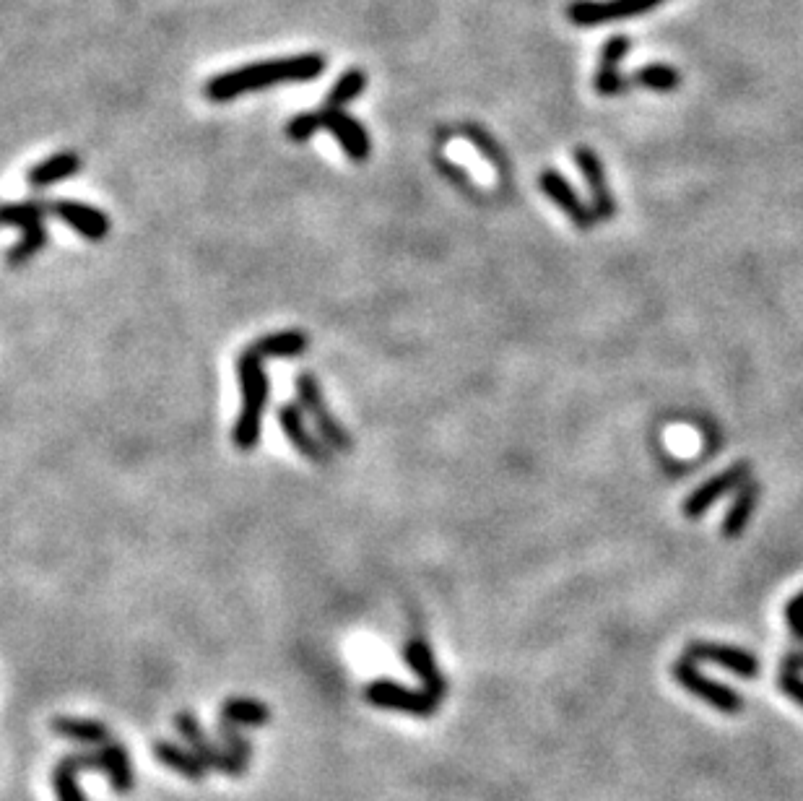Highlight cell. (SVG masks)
<instances>
[{"label": "cell", "instance_id": "cell-1", "mask_svg": "<svg viewBox=\"0 0 803 801\" xmlns=\"http://www.w3.org/2000/svg\"><path fill=\"white\" fill-rule=\"evenodd\" d=\"M325 58L320 53H302L292 58H276L253 63V66L234 68V71L219 73L211 81H206L203 94L211 102H229L247 92H258L273 84H286V81H312L323 76Z\"/></svg>", "mask_w": 803, "mask_h": 801}, {"label": "cell", "instance_id": "cell-31", "mask_svg": "<svg viewBox=\"0 0 803 801\" xmlns=\"http://www.w3.org/2000/svg\"><path fill=\"white\" fill-rule=\"evenodd\" d=\"M463 133H466V138L471 141L473 146H479V151L484 154L486 159H489V162L505 164V157H502V149H497V144H494L492 138L486 136V133L481 131V128H466Z\"/></svg>", "mask_w": 803, "mask_h": 801}, {"label": "cell", "instance_id": "cell-11", "mask_svg": "<svg viewBox=\"0 0 803 801\" xmlns=\"http://www.w3.org/2000/svg\"><path fill=\"white\" fill-rule=\"evenodd\" d=\"M684 656L692 661H713V664L723 666V669L733 671L744 679H757L759 677V661L754 653L736 648V645H723V643H689L684 648Z\"/></svg>", "mask_w": 803, "mask_h": 801}, {"label": "cell", "instance_id": "cell-32", "mask_svg": "<svg viewBox=\"0 0 803 801\" xmlns=\"http://www.w3.org/2000/svg\"><path fill=\"white\" fill-rule=\"evenodd\" d=\"M632 42L627 37H611L606 45L601 47V66H619L629 53Z\"/></svg>", "mask_w": 803, "mask_h": 801}, {"label": "cell", "instance_id": "cell-30", "mask_svg": "<svg viewBox=\"0 0 803 801\" xmlns=\"http://www.w3.org/2000/svg\"><path fill=\"white\" fill-rule=\"evenodd\" d=\"M629 79L616 71V66H601L596 73V92L601 97H616V94L627 92Z\"/></svg>", "mask_w": 803, "mask_h": 801}, {"label": "cell", "instance_id": "cell-15", "mask_svg": "<svg viewBox=\"0 0 803 801\" xmlns=\"http://www.w3.org/2000/svg\"><path fill=\"white\" fill-rule=\"evenodd\" d=\"M81 770H99L97 752H73L65 755L63 760L52 770V788H55V799L58 801H86L84 791L78 786V773Z\"/></svg>", "mask_w": 803, "mask_h": 801}, {"label": "cell", "instance_id": "cell-6", "mask_svg": "<svg viewBox=\"0 0 803 801\" xmlns=\"http://www.w3.org/2000/svg\"><path fill=\"white\" fill-rule=\"evenodd\" d=\"M671 674H674L676 682L684 687L687 692H692L694 697H700L705 703H710L713 708H718L720 713H728V716H736L744 710V700L736 690H731L728 684H720L715 679L705 677L697 666H694L692 658H679L674 666H671Z\"/></svg>", "mask_w": 803, "mask_h": 801}, {"label": "cell", "instance_id": "cell-23", "mask_svg": "<svg viewBox=\"0 0 803 801\" xmlns=\"http://www.w3.org/2000/svg\"><path fill=\"white\" fill-rule=\"evenodd\" d=\"M219 718L237 726H266L271 721V708L253 697H229L227 703L221 705Z\"/></svg>", "mask_w": 803, "mask_h": 801}, {"label": "cell", "instance_id": "cell-21", "mask_svg": "<svg viewBox=\"0 0 803 801\" xmlns=\"http://www.w3.org/2000/svg\"><path fill=\"white\" fill-rule=\"evenodd\" d=\"M250 346H253L255 352H258L263 359H292L307 352L310 339H307V333L302 331H279V333H268V336H260V339Z\"/></svg>", "mask_w": 803, "mask_h": 801}, {"label": "cell", "instance_id": "cell-24", "mask_svg": "<svg viewBox=\"0 0 803 801\" xmlns=\"http://www.w3.org/2000/svg\"><path fill=\"white\" fill-rule=\"evenodd\" d=\"M367 89V73L359 71V68H349L346 73L338 76V81L333 84V89L325 97L323 107H331V110H344L346 105H351L354 99H359Z\"/></svg>", "mask_w": 803, "mask_h": 801}, {"label": "cell", "instance_id": "cell-7", "mask_svg": "<svg viewBox=\"0 0 803 801\" xmlns=\"http://www.w3.org/2000/svg\"><path fill=\"white\" fill-rule=\"evenodd\" d=\"M661 3L663 0H575L567 8V19L577 27H598L606 21L648 14Z\"/></svg>", "mask_w": 803, "mask_h": 801}, {"label": "cell", "instance_id": "cell-10", "mask_svg": "<svg viewBox=\"0 0 803 801\" xmlns=\"http://www.w3.org/2000/svg\"><path fill=\"white\" fill-rule=\"evenodd\" d=\"M538 188H541V193H544L551 203H557L559 209L570 216V222L575 224L577 229H590L596 224L598 216L593 214V206L583 203L580 193L572 188V183L562 175V172L544 170L541 172V177H538Z\"/></svg>", "mask_w": 803, "mask_h": 801}, {"label": "cell", "instance_id": "cell-19", "mask_svg": "<svg viewBox=\"0 0 803 801\" xmlns=\"http://www.w3.org/2000/svg\"><path fill=\"white\" fill-rule=\"evenodd\" d=\"M99 755V770L107 775L110 786L115 788L117 794H128L136 775H133V762H130L128 749L120 742H107L97 749Z\"/></svg>", "mask_w": 803, "mask_h": 801}, {"label": "cell", "instance_id": "cell-18", "mask_svg": "<svg viewBox=\"0 0 803 801\" xmlns=\"http://www.w3.org/2000/svg\"><path fill=\"white\" fill-rule=\"evenodd\" d=\"M154 757L162 765H167L169 770L180 773L182 778H188L193 783H201L208 773V765L195 755L190 747H180L175 742H167V739H159L154 742Z\"/></svg>", "mask_w": 803, "mask_h": 801}, {"label": "cell", "instance_id": "cell-25", "mask_svg": "<svg viewBox=\"0 0 803 801\" xmlns=\"http://www.w3.org/2000/svg\"><path fill=\"white\" fill-rule=\"evenodd\" d=\"M45 216H50V203L42 201L11 203V206L3 209V224H6V227L29 229L34 227V224H42Z\"/></svg>", "mask_w": 803, "mask_h": 801}, {"label": "cell", "instance_id": "cell-8", "mask_svg": "<svg viewBox=\"0 0 803 801\" xmlns=\"http://www.w3.org/2000/svg\"><path fill=\"white\" fill-rule=\"evenodd\" d=\"M749 476H752V463L739 461L736 466L726 469L723 474L713 476V479H707L705 484H700V487L694 489L692 495L684 500V505H681V513L687 515V518H700L702 513H707V510L713 508L720 497H726L728 492H733V489H739L744 487L746 482H752Z\"/></svg>", "mask_w": 803, "mask_h": 801}, {"label": "cell", "instance_id": "cell-14", "mask_svg": "<svg viewBox=\"0 0 803 801\" xmlns=\"http://www.w3.org/2000/svg\"><path fill=\"white\" fill-rule=\"evenodd\" d=\"M575 164L583 172L585 183L590 188V201H593V214L603 222H609L611 216L616 214V203L611 196L609 183H606V172H603V162L590 146H577L575 149Z\"/></svg>", "mask_w": 803, "mask_h": 801}, {"label": "cell", "instance_id": "cell-22", "mask_svg": "<svg viewBox=\"0 0 803 801\" xmlns=\"http://www.w3.org/2000/svg\"><path fill=\"white\" fill-rule=\"evenodd\" d=\"M757 497H759L757 482H746L744 487H741L739 497H736V502L728 508L726 518H723V536H726V539H739V536L744 534V528L749 526L754 508H757Z\"/></svg>", "mask_w": 803, "mask_h": 801}, {"label": "cell", "instance_id": "cell-26", "mask_svg": "<svg viewBox=\"0 0 803 801\" xmlns=\"http://www.w3.org/2000/svg\"><path fill=\"white\" fill-rule=\"evenodd\" d=\"M679 81L681 76L676 73V68L663 66V63H653V66H645L635 73V84L645 86L650 92H674Z\"/></svg>", "mask_w": 803, "mask_h": 801}, {"label": "cell", "instance_id": "cell-27", "mask_svg": "<svg viewBox=\"0 0 803 801\" xmlns=\"http://www.w3.org/2000/svg\"><path fill=\"white\" fill-rule=\"evenodd\" d=\"M45 245H47L45 224H34V227L24 229L21 240L8 250V263H11V266H21V263L29 261V258H32L34 253H39Z\"/></svg>", "mask_w": 803, "mask_h": 801}, {"label": "cell", "instance_id": "cell-9", "mask_svg": "<svg viewBox=\"0 0 803 801\" xmlns=\"http://www.w3.org/2000/svg\"><path fill=\"white\" fill-rule=\"evenodd\" d=\"M279 424L281 430H284L286 440L292 443V448L297 450V453H302L307 461L320 463V466H325V463L331 461L333 450L323 443V437H320L318 432H312L310 427H307L302 404L286 401V404L279 409Z\"/></svg>", "mask_w": 803, "mask_h": 801}, {"label": "cell", "instance_id": "cell-3", "mask_svg": "<svg viewBox=\"0 0 803 801\" xmlns=\"http://www.w3.org/2000/svg\"><path fill=\"white\" fill-rule=\"evenodd\" d=\"M297 401L302 404V409L310 414L315 430H318V435L323 437V443L328 445L333 453H349V450L354 448L349 432L344 430V424L338 422L331 411H328L323 388H320L318 378L310 375V372H302L297 378Z\"/></svg>", "mask_w": 803, "mask_h": 801}, {"label": "cell", "instance_id": "cell-16", "mask_svg": "<svg viewBox=\"0 0 803 801\" xmlns=\"http://www.w3.org/2000/svg\"><path fill=\"white\" fill-rule=\"evenodd\" d=\"M403 658H406L408 669L414 671L416 677H419L421 690L432 692L437 700H442L447 692V682H445V677H442V671H440V666H437V661H434L432 648H429V645L424 643L421 638L408 640L406 648H403Z\"/></svg>", "mask_w": 803, "mask_h": 801}, {"label": "cell", "instance_id": "cell-29", "mask_svg": "<svg viewBox=\"0 0 803 801\" xmlns=\"http://www.w3.org/2000/svg\"><path fill=\"white\" fill-rule=\"evenodd\" d=\"M216 734H219L221 742L227 744L229 752H234V755L240 757V760L250 762V757H253V744L247 742L245 736L240 734V729H237V723L224 721V718H219V726H216Z\"/></svg>", "mask_w": 803, "mask_h": 801}, {"label": "cell", "instance_id": "cell-4", "mask_svg": "<svg viewBox=\"0 0 803 801\" xmlns=\"http://www.w3.org/2000/svg\"><path fill=\"white\" fill-rule=\"evenodd\" d=\"M364 700L375 708L396 710V713H406L414 718H432L442 703L432 692L411 690V687L393 682V679H375L367 684Z\"/></svg>", "mask_w": 803, "mask_h": 801}, {"label": "cell", "instance_id": "cell-5", "mask_svg": "<svg viewBox=\"0 0 803 801\" xmlns=\"http://www.w3.org/2000/svg\"><path fill=\"white\" fill-rule=\"evenodd\" d=\"M175 729L177 734L188 742V747L193 749L195 755L201 757L206 762L208 768L219 770L224 775H232V778H240L242 773L247 770V762L240 760V757L229 752V749H221L219 744H214L208 739V734L203 731L201 721L195 718L193 710H180L175 716Z\"/></svg>", "mask_w": 803, "mask_h": 801}, {"label": "cell", "instance_id": "cell-35", "mask_svg": "<svg viewBox=\"0 0 803 801\" xmlns=\"http://www.w3.org/2000/svg\"><path fill=\"white\" fill-rule=\"evenodd\" d=\"M780 669H791V671H803V651H793L783 658Z\"/></svg>", "mask_w": 803, "mask_h": 801}, {"label": "cell", "instance_id": "cell-34", "mask_svg": "<svg viewBox=\"0 0 803 801\" xmlns=\"http://www.w3.org/2000/svg\"><path fill=\"white\" fill-rule=\"evenodd\" d=\"M785 619H788L793 635L803 630V591L785 604Z\"/></svg>", "mask_w": 803, "mask_h": 801}, {"label": "cell", "instance_id": "cell-28", "mask_svg": "<svg viewBox=\"0 0 803 801\" xmlns=\"http://www.w3.org/2000/svg\"><path fill=\"white\" fill-rule=\"evenodd\" d=\"M318 131H325L323 110L299 112V115H294V118L286 123V138H289V141H297V144H305V141H310V138L315 136Z\"/></svg>", "mask_w": 803, "mask_h": 801}, {"label": "cell", "instance_id": "cell-13", "mask_svg": "<svg viewBox=\"0 0 803 801\" xmlns=\"http://www.w3.org/2000/svg\"><path fill=\"white\" fill-rule=\"evenodd\" d=\"M323 125L325 131L331 133L338 144H341V149H344V154L351 162H364V159L370 157L372 141L367 136V131H364V125L354 115H349L344 110L323 107Z\"/></svg>", "mask_w": 803, "mask_h": 801}, {"label": "cell", "instance_id": "cell-2", "mask_svg": "<svg viewBox=\"0 0 803 801\" xmlns=\"http://www.w3.org/2000/svg\"><path fill=\"white\" fill-rule=\"evenodd\" d=\"M237 375H240L242 409L232 430V440L240 450H255L260 443V422L271 396V383L263 370V357L253 346H247L237 359Z\"/></svg>", "mask_w": 803, "mask_h": 801}, {"label": "cell", "instance_id": "cell-33", "mask_svg": "<svg viewBox=\"0 0 803 801\" xmlns=\"http://www.w3.org/2000/svg\"><path fill=\"white\" fill-rule=\"evenodd\" d=\"M778 684H780V690H783L785 695L791 697V700H796V703L803 708V677L798 674V671L780 669Z\"/></svg>", "mask_w": 803, "mask_h": 801}, {"label": "cell", "instance_id": "cell-20", "mask_svg": "<svg viewBox=\"0 0 803 801\" xmlns=\"http://www.w3.org/2000/svg\"><path fill=\"white\" fill-rule=\"evenodd\" d=\"M78 170H81V157L76 151H58V154L47 157L45 162L34 164L29 175H26V183L32 188H47V185L63 183V180L76 175Z\"/></svg>", "mask_w": 803, "mask_h": 801}, {"label": "cell", "instance_id": "cell-17", "mask_svg": "<svg viewBox=\"0 0 803 801\" xmlns=\"http://www.w3.org/2000/svg\"><path fill=\"white\" fill-rule=\"evenodd\" d=\"M52 734L60 739H71L78 744H89V747H102L112 742L110 726L102 721H91V718H73V716H55L50 721Z\"/></svg>", "mask_w": 803, "mask_h": 801}, {"label": "cell", "instance_id": "cell-12", "mask_svg": "<svg viewBox=\"0 0 803 801\" xmlns=\"http://www.w3.org/2000/svg\"><path fill=\"white\" fill-rule=\"evenodd\" d=\"M50 216L65 222L73 232L91 242H102L110 235V216L81 201H52Z\"/></svg>", "mask_w": 803, "mask_h": 801}]
</instances>
